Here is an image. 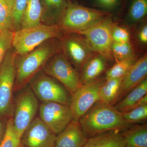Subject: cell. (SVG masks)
Masks as SVG:
<instances>
[{"mask_svg": "<svg viewBox=\"0 0 147 147\" xmlns=\"http://www.w3.org/2000/svg\"><path fill=\"white\" fill-rule=\"evenodd\" d=\"M105 81V79L99 78L82 85L71 95L69 107L72 121L78 123L82 116L99 100L100 88Z\"/></svg>", "mask_w": 147, "mask_h": 147, "instance_id": "9c48e42d", "label": "cell"}, {"mask_svg": "<svg viewBox=\"0 0 147 147\" xmlns=\"http://www.w3.org/2000/svg\"><path fill=\"white\" fill-rule=\"evenodd\" d=\"M43 68L45 73L61 83L71 95L82 86L79 73L63 54L58 53L53 56Z\"/></svg>", "mask_w": 147, "mask_h": 147, "instance_id": "ba28073f", "label": "cell"}, {"mask_svg": "<svg viewBox=\"0 0 147 147\" xmlns=\"http://www.w3.org/2000/svg\"><path fill=\"white\" fill-rule=\"evenodd\" d=\"M137 60L134 55L130 57L116 61L115 63L106 71L105 80L123 77Z\"/></svg>", "mask_w": 147, "mask_h": 147, "instance_id": "cb8c5ba5", "label": "cell"}, {"mask_svg": "<svg viewBox=\"0 0 147 147\" xmlns=\"http://www.w3.org/2000/svg\"><path fill=\"white\" fill-rule=\"evenodd\" d=\"M61 28L54 25L41 24L13 32L12 47L16 55L28 54L46 40L61 36Z\"/></svg>", "mask_w": 147, "mask_h": 147, "instance_id": "3957f363", "label": "cell"}, {"mask_svg": "<svg viewBox=\"0 0 147 147\" xmlns=\"http://www.w3.org/2000/svg\"><path fill=\"white\" fill-rule=\"evenodd\" d=\"M0 29H1V28H0Z\"/></svg>", "mask_w": 147, "mask_h": 147, "instance_id": "d590c367", "label": "cell"}, {"mask_svg": "<svg viewBox=\"0 0 147 147\" xmlns=\"http://www.w3.org/2000/svg\"><path fill=\"white\" fill-rule=\"evenodd\" d=\"M113 41L119 42H129V34L126 29L123 27H114L112 32Z\"/></svg>", "mask_w": 147, "mask_h": 147, "instance_id": "4dcf8cb0", "label": "cell"}, {"mask_svg": "<svg viewBox=\"0 0 147 147\" xmlns=\"http://www.w3.org/2000/svg\"><path fill=\"white\" fill-rule=\"evenodd\" d=\"M125 147H147V124L130 125L121 132Z\"/></svg>", "mask_w": 147, "mask_h": 147, "instance_id": "d6986e66", "label": "cell"}, {"mask_svg": "<svg viewBox=\"0 0 147 147\" xmlns=\"http://www.w3.org/2000/svg\"><path fill=\"white\" fill-rule=\"evenodd\" d=\"M111 51L116 61L127 59L133 56V50L130 42H119L113 41Z\"/></svg>", "mask_w": 147, "mask_h": 147, "instance_id": "83f0119b", "label": "cell"}, {"mask_svg": "<svg viewBox=\"0 0 147 147\" xmlns=\"http://www.w3.org/2000/svg\"><path fill=\"white\" fill-rule=\"evenodd\" d=\"M106 67V60L102 56L94 55L85 64L81 70L80 81L82 85L99 78Z\"/></svg>", "mask_w": 147, "mask_h": 147, "instance_id": "e0dca14e", "label": "cell"}, {"mask_svg": "<svg viewBox=\"0 0 147 147\" xmlns=\"http://www.w3.org/2000/svg\"><path fill=\"white\" fill-rule=\"evenodd\" d=\"M110 15L97 24L74 33L82 35L87 44L94 53L106 60H114L111 47L113 40L112 32L115 26Z\"/></svg>", "mask_w": 147, "mask_h": 147, "instance_id": "5b68a950", "label": "cell"}, {"mask_svg": "<svg viewBox=\"0 0 147 147\" xmlns=\"http://www.w3.org/2000/svg\"><path fill=\"white\" fill-rule=\"evenodd\" d=\"M83 147H125L120 131H111L88 139Z\"/></svg>", "mask_w": 147, "mask_h": 147, "instance_id": "ac0fdd59", "label": "cell"}, {"mask_svg": "<svg viewBox=\"0 0 147 147\" xmlns=\"http://www.w3.org/2000/svg\"><path fill=\"white\" fill-rule=\"evenodd\" d=\"M11 49L7 53L0 65V117L7 115L12 106L17 55Z\"/></svg>", "mask_w": 147, "mask_h": 147, "instance_id": "8992f818", "label": "cell"}, {"mask_svg": "<svg viewBox=\"0 0 147 147\" xmlns=\"http://www.w3.org/2000/svg\"><path fill=\"white\" fill-rule=\"evenodd\" d=\"M123 77L105 80L100 88L99 100L113 106L115 105L118 102Z\"/></svg>", "mask_w": 147, "mask_h": 147, "instance_id": "ffe728a7", "label": "cell"}, {"mask_svg": "<svg viewBox=\"0 0 147 147\" xmlns=\"http://www.w3.org/2000/svg\"><path fill=\"white\" fill-rule=\"evenodd\" d=\"M109 15L106 11L67 3L59 20L60 28L69 32L76 33L90 28Z\"/></svg>", "mask_w": 147, "mask_h": 147, "instance_id": "277c9868", "label": "cell"}, {"mask_svg": "<svg viewBox=\"0 0 147 147\" xmlns=\"http://www.w3.org/2000/svg\"><path fill=\"white\" fill-rule=\"evenodd\" d=\"M14 3V0H0V28L15 31Z\"/></svg>", "mask_w": 147, "mask_h": 147, "instance_id": "603a6c76", "label": "cell"}, {"mask_svg": "<svg viewBox=\"0 0 147 147\" xmlns=\"http://www.w3.org/2000/svg\"><path fill=\"white\" fill-rule=\"evenodd\" d=\"M147 0H132L128 12L129 19L131 22H137L146 15Z\"/></svg>", "mask_w": 147, "mask_h": 147, "instance_id": "d4e9b609", "label": "cell"}, {"mask_svg": "<svg viewBox=\"0 0 147 147\" xmlns=\"http://www.w3.org/2000/svg\"><path fill=\"white\" fill-rule=\"evenodd\" d=\"M147 79L142 81L138 86L114 105L121 113L130 111L140 105L147 104Z\"/></svg>", "mask_w": 147, "mask_h": 147, "instance_id": "2e32d148", "label": "cell"}, {"mask_svg": "<svg viewBox=\"0 0 147 147\" xmlns=\"http://www.w3.org/2000/svg\"><path fill=\"white\" fill-rule=\"evenodd\" d=\"M38 108L37 97L29 87L24 88L16 99L13 125L14 131L21 140L24 132L34 119Z\"/></svg>", "mask_w": 147, "mask_h": 147, "instance_id": "52a82bcc", "label": "cell"}, {"mask_svg": "<svg viewBox=\"0 0 147 147\" xmlns=\"http://www.w3.org/2000/svg\"><path fill=\"white\" fill-rule=\"evenodd\" d=\"M147 74V56L146 54L136 61L123 76L118 102L146 79Z\"/></svg>", "mask_w": 147, "mask_h": 147, "instance_id": "5bb4252c", "label": "cell"}, {"mask_svg": "<svg viewBox=\"0 0 147 147\" xmlns=\"http://www.w3.org/2000/svg\"><path fill=\"white\" fill-rule=\"evenodd\" d=\"M32 90L42 102H56L69 106L71 101L66 89L44 74H36L31 79Z\"/></svg>", "mask_w": 147, "mask_h": 147, "instance_id": "30bf717a", "label": "cell"}, {"mask_svg": "<svg viewBox=\"0 0 147 147\" xmlns=\"http://www.w3.org/2000/svg\"><path fill=\"white\" fill-rule=\"evenodd\" d=\"M26 147L25 146H24V145H23V144H22L21 142V144H20V145H19V147Z\"/></svg>", "mask_w": 147, "mask_h": 147, "instance_id": "e575fe53", "label": "cell"}, {"mask_svg": "<svg viewBox=\"0 0 147 147\" xmlns=\"http://www.w3.org/2000/svg\"><path fill=\"white\" fill-rule=\"evenodd\" d=\"M63 46L66 54L81 71L84 65L94 55L85 40L79 37L66 38Z\"/></svg>", "mask_w": 147, "mask_h": 147, "instance_id": "4fadbf2b", "label": "cell"}, {"mask_svg": "<svg viewBox=\"0 0 147 147\" xmlns=\"http://www.w3.org/2000/svg\"><path fill=\"white\" fill-rule=\"evenodd\" d=\"M13 32L0 29V65L6 55L12 47Z\"/></svg>", "mask_w": 147, "mask_h": 147, "instance_id": "f1b7e54d", "label": "cell"}, {"mask_svg": "<svg viewBox=\"0 0 147 147\" xmlns=\"http://www.w3.org/2000/svg\"><path fill=\"white\" fill-rule=\"evenodd\" d=\"M125 120L129 125L146 120L147 104L140 105L130 111L121 113Z\"/></svg>", "mask_w": 147, "mask_h": 147, "instance_id": "484cf974", "label": "cell"}, {"mask_svg": "<svg viewBox=\"0 0 147 147\" xmlns=\"http://www.w3.org/2000/svg\"><path fill=\"white\" fill-rule=\"evenodd\" d=\"M2 131V124L1 122H0V140H1V136Z\"/></svg>", "mask_w": 147, "mask_h": 147, "instance_id": "836d02e7", "label": "cell"}, {"mask_svg": "<svg viewBox=\"0 0 147 147\" xmlns=\"http://www.w3.org/2000/svg\"><path fill=\"white\" fill-rule=\"evenodd\" d=\"M121 0H94V3L98 7L107 10H111L117 7Z\"/></svg>", "mask_w": 147, "mask_h": 147, "instance_id": "1f68e13d", "label": "cell"}, {"mask_svg": "<svg viewBox=\"0 0 147 147\" xmlns=\"http://www.w3.org/2000/svg\"><path fill=\"white\" fill-rule=\"evenodd\" d=\"M41 20L47 22L59 21L67 5L65 0H42Z\"/></svg>", "mask_w": 147, "mask_h": 147, "instance_id": "7402d4cb", "label": "cell"}, {"mask_svg": "<svg viewBox=\"0 0 147 147\" xmlns=\"http://www.w3.org/2000/svg\"><path fill=\"white\" fill-rule=\"evenodd\" d=\"M39 110L40 118L56 135L72 121L71 110L68 105L56 102H42Z\"/></svg>", "mask_w": 147, "mask_h": 147, "instance_id": "8fae6325", "label": "cell"}, {"mask_svg": "<svg viewBox=\"0 0 147 147\" xmlns=\"http://www.w3.org/2000/svg\"><path fill=\"white\" fill-rule=\"evenodd\" d=\"M139 39L143 43H146L147 42V26L145 25L141 29L139 32Z\"/></svg>", "mask_w": 147, "mask_h": 147, "instance_id": "d6a6232c", "label": "cell"}, {"mask_svg": "<svg viewBox=\"0 0 147 147\" xmlns=\"http://www.w3.org/2000/svg\"><path fill=\"white\" fill-rule=\"evenodd\" d=\"M41 17L42 7L40 0H29L22 16L21 28L39 25L41 24Z\"/></svg>", "mask_w": 147, "mask_h": 147, "instance_id": "44dd1931", "label": "cell"}, {"mask_svg": "<svg viewBox=\"0 0 147 147\" xmlns=\"http://www.w3.org/2000/svg\"><path fill=\"white\" fill-rule=\"evenodd\" d=\"M56 136L41 119L37 117L24 132L21 143L26 147H55Z\"/></svg>", "mask_w": 147, "mask_h": 147, "instance_id": "7c38bea8", "label": "cell"}, {"mask_svg": "<svg viewBox=\"0 0 147 147\" xmlns=\"http://www.w3.org/2000/svg\"><path fill=\"white\" fill-rule=\"evenodd\" d=\"M88 139L79 123L71 121L56 136L55 147H83Z\"/></svg>", "mask_w": 147, "mask_h": 147, "instance_id": "9a60e30c", "label": "cell"}, {"mask_svg": "<svg viewBox=\"0 0 147 147\" xmlns=\"http://www.w3.org/2000/svg\"><path fill=\"white\" fill-rule=\"evenodd\" d=\"M28 1L14 0L13 18L15 31L21 28L22 16Z\"/></svg>", "mask_w": 147, "mask_h": 147, "instance_id": "f546056e", "label": "cell"}, {"mask_svg": "<svg viewBox=\"0 0 147 147\" xmlns=\"http://www.w3.org/2000/svg\"><path fill=\"white\" fill-rule=\"evenodd\" d=\"M21 140L16 136L13 125V119L11 117L7 123L5 133L0 144V147H18Z\"/></svg>", "mask_w": 147, "mask_h": 147, "instance_id": "4316f807", "label": "cell"}, {"mask_svg": "<svg viewBox=\"0 0 147 147\" xmlns=\"http://www.w3.org/2000/svg\"><path fill=\"white\" fill-rule=\"evenodd\" d=\"M59 46L55 42L42 43L16 62V77L14 90L25 88L26 85L43 68L47 61L58 53Z\"/></svg>", "mask_w": 147, "mask_h": 147, "instance_id": "7a4b0ae2", "label": "cell"}, {"mask_svg": "<svg viewBox=\"0 0 147 147\" xmlns=\"http://www.w3.org/2000/svg\"><path fill=\"white\" fill-rule=\"evenodd\" d=\"M78 123L88 139L108 131H122L131 125L114 106L99 100L82 116Z\"/></svg>", "mask_w": 147, "mask_h": 147, "instance_id": "6da1fadb", "label": "cell"}]
</instances>
